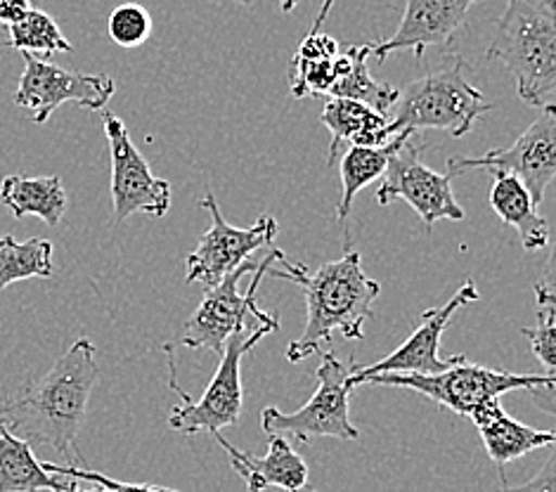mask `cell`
Instances as JSON below:
<instances>
[{"mask_svg": "<svg viewBox=\"0 0 556 492\" xmlns=\"http://www.w3.org/2000/svg\"><path fill=\"white\" fill-rule=\"evenodd\" d=\"M100 377L98 351L90 339H76L48 375L0 401V421L29 445H50L81 467L74 447L90 393Z\"/></svg>", "mask_w": 556, "mask_h": 492, "instance_id": "obj_1", "label": "cell"}, {"mask_svg": "<svg viewBox=\"0 0 556 492\" xmlns=\"http://www.w3.org/2000/svg\"><path fill=\"white\" fill-rule=\"evenodd\" d=\"M285 268H270L268 275L306 291L308 317L301 337L289 343L287 361L303 363L306 357L320 351L323 343L332 341L334 331L351 341L363 339V327L375 315L372 303L381 294V285L367 277L363 258L357 251H346V256L325 263L323 268L311 273L303 263L282 261Z\"/></svg>", "mask_w": 556, "mask_h": 492, "instance_id": "obj_2", "label": "cell"}, {"mask_svg": "<svg viewBox=\"0 0 556 492\" xmlns=\"http://www.w3.org/2000/svg\"><path fill=\"white\" fill-rule=\"evenodd\" d=\"M556 0H507L488 58L511 72L519 98L538 112L554 108Z\"/></svg>", "mask_w": 556, "mask_h": 492, "instance_id": "obj_3", "label": "cell"}, {"mask_svg": "<svg viewBox=\"0 0 556 492\" xmlns=\"http://www.w3.org/2000/svg\"><path fill=\"white\" fill-rule=\"evenodd\" d=\"M282 261H287L285 251L273 249L263 261H247L230 275H225L218 285L208 287L200 308L185 325V337L180 343L194 351L220 355L230 337L261 325H280V315L258 308L256 294L270 265Z\"/></svg>", "mask_w": 556, "mask_h": 492, "instance_id": "obj_4", "label": "cell"}, {"mask_svg": "<svg viewBox=\"0 0 556 492\" xmlns=\"http://www.w3.org/2000/svg\"><path fill=\"white\" fill-rule=\"evenodd\" d=\"M488 110L483 92L471 84V66L457 58L399 90L389 122L399 133L435 128L462 138Z\"/></svg>", "mask_w": 556, "mask_h": 492, "instance_id": "obj_5", "label": "cell"}, {"mask_svg": "<svg viewBox=\"0 0 556 492\" xmlns=\"http://www.w3.org/2000/svg\"><path fill=\"white\" fill-rule=\"evenodd\" d=\"M273 331H280V325H261L256 329L242 331V335H235L225 343L220 353V365L216 369L214 379L206 386L200 401H192V398L182 391V386L176 381V357L174 349L166 345V361H168V389L182 398V405L174 407L168 415V427L192 436V433H208L216 436L223 429L235 427L242 417V405H244V389H242V357L254 351V345L263 339L273 335Z\"/></svg>", "mask_w": 556, "mask_h": 492, "instance_id": "obj_6", "label": "cell"}, {"mask_svg": "<svg viewBox=\"0 0 556 492\" xmlns=\"http://www.w3.org/2000/svg\"><path fill=\"white\" fill-rule=\"evenodd\" d=\"M365 383L415 391L441 407L455 412V415L471 417L481 405L509 391H531L540 389V386H554V371L514 375V371L473 365L465 355H455L453 365L443 371H435V375H377L365 379Z\"/></svg>", "mask_w": 556, "mask_h": 492, "instance_id": "obj_7", "label": "cell"}, {"mask_svg": "<svg viewBox=\"0 0 556 492\" xmlns=\"http://www.w3.org/2000/svg\"><path fill=\"white\" fill-rule=\"evenodd\" d=\"M315 379L317 389L306 405L289 415L277 407H266L261 412V429L266 436L294 438L299 443H308L311 438L357 441L361 431L351 421V367L327 351Z\"/></svg>", "mask_w": 556, "mask_h": 492, "instance_id": "obj_8", "label": "cell"}, {"mask_svg": "<svg viewBox=\"0 0 556 492\" xmlns=\"http://www.w3.org/2000/svg\"><path fill=\"white\" fill-rule=\"evenodd\" d=\"M467 171H483L490 176H514L531 192L535 206L542 204L545 192L556 176V112L540 110L535 122L528 126L509 148L488 150L483 156H455L447 162L445 176L453 180Z\"/></svg>", "mask_w": 556, "mask_h": 492, "instance_id": "obj_9", "label": "cell"}, {"mask_svg": "<svg viewBox=\"0 0 556 492\" xmlns=\"http://www.w3.org/2000/svg\"><path fill=\"white\" fill-rule=\"evenodd\" d=\"M24 72L15 92V102L31 112L34 124H46L64 102L102 112L112 100L116 84L108 74H84L41 60L31 52H22Z\"/></svg>", "mask_w": 556, "mask_h": 492, "instance_id": "obj_10", "label": "cell"}, {"mask_svg": "<svg viewBox=\"0 0 556 492\" xmlns=\"http://www.w3.org/2000/svg\"><path fill=\"white\" fill-rule=\"evenodd\" d=\"M202 209L211 216V228L185 258L188 285H204L206 289L218 285L225 275L251 261L258 249L273 247L280 232L273 216H261L251 228H235L223 218L216 197L211 192L202 199Z\"/></svg>", "mask_w": 556, "mask_h": 492, "instance_id": "obj_11", "label": "cell"}, {"mask_svg": "<svg viewBox=\"0 0 556 492\" xmlns=\"http://www.w3.org/2000/svg\"><path fill=\"white\" fill-rule=\"evenodd\" d=\"M421 142L409 136L399 150L389 156L383 180L377 190L381 206L403 199L415 209V214L431 230L439 220H465V209L450 188L445 173H435L421 164Z\"/></svg>", "mask_w": 556, "mask_h": 492, "instance_id": "obj_12", "label": "cell"}, {"mask_svg": "<svg viewBox=\"0 0 556 492\" xmlns=\"http://www.w3.org/2000/svg\"><path fill=\"white\" fill-rule=\"evenodd\" d=\"M479 299L481 294L479 289H476L473 279H467V282L455 291L453 299H447L439 308L424 311L419 327L391 355L381 357V361L372 365H351V389L363 386L365 379L377 375H435V371H443L445 367L453 365L455 355L441 357L439 351L443 331L447 329L457 311L476 303Z\"/></svg>", "mask_w": 556, "mask_h": 492, "instance_id": "obj_13", "label": "cell"}, {"mask_svg": "<svg viewBox=\"0 0 556 492\" xmlns=\"http://www.w3.org/2000/svg\"><path fill=\"white\" fill-rule=\"evenodd\" d=\"M112 154V206L114 220L124 223L136 214H150L164 218L170 209V182L156 178L148 159L130 140L126 124L112 112L102 114Z\"/></svg>", "mask_w": 556, "mask_h": 492, "instance_id": "obj_14", "label": "cell"}, {"mask_svg": "<svg viewBox=\"0 0 556 492\" xmlns=\"http://www.w3.org/2000/svg\"><path fill=\"white\" fill-rule=\"evenodd\" d=\"M479 0H405L399 31L387 41L369 43V52L379 62L401 50H413L415 58H424L427 48H443L465 29L469 10Z\"/></svg>", "mask_w": 556, "mask_h": 492, "instance_id": "obj_15", "label": "cell"}, {"mask_svg": "<svg viewBox=\"0 0 556 492\" xmlns=\"http://www.w3.org/2000/svg\"><path fill=\"white\" fill-rule=\"evenodd\" d=\"M218 445L228 455L235 474L244 478L249 492H263L268 488H280L285 492H303L308 488V464L299 452L291 450L282 436H268L266 457H254L249 452L235 447L220 433L214 436Z\"/></svg>", "mask_w": 556, "mask_h": 492, "instance_id": "obj_16", "label": "cell"}, {"mask_svg": "<svg viewBox=\"0 0 556 492\" xmlns=\"http://www.w3.org/2000/svg\"><path fill=\"white\" fill-rule=\"evenodd\" d=\"M469 419L476 424V429H479L488 457L497 464L500 474L505 471L509 462L531 455L533 450L552 447L556 441L554 431H538L507 415V409L502 407L500 398H493V401L481 405ZM502 483H507L505 474H502Z\"/></svg>", "mask_w": 556, "mask_h": 492, "instance_id": "obj_17", "label": "cell"}, {"mask_svg": "<svg viewBox=\"0 0 556 492\" xmlns=\"http://www.w3.org/2000/svg\"><path fill=\"white\" fill-rule=\"evenodd\" d=\"M493 190H490V206L502 223L511 225L519 232L521 244L528 254H535L549 247V223L533 202L531 192L521 180L514 176H493Z\"/></svg>", "mask_w": 556, "mask_h": 492, "instance_id": "obj_18", "label": "cell"}, {"mask_svg": "<svg viewBox=\"0 0 556 492\" xmlns=\"http://www.w3.org/2000/svg\"><path fill=\"white\" fill-rule=\"evenodd\" d=\"M369 46H351L349 50L339 52L334 58V74L337 81L329 90L327 98H343L361 102L365 108L375 110L381 116H389L391 108L399 100V90L389 84H379L369 74Z\"/></svg>", "mask_w": 556, "mask_h": 492, "instance_id": "obj_19", "label": "cell"}, {"mask_svg": "<svg viewBox=\"0 0 556 492\" xmlns=\"http://www.w3.org/2000/svg\"><path fill=\"white\" fill-rule=\"evenodd\" d=\"M0 202L15 218L38 216L50 228H58L67 214V190L58 176H8L0 182Z\"/></svg>", "mask_w": 556, "mask_h": 492, "instance_id": "obj_20", "label": "cell"}, {"mask_svg": "<svg viewBox=\"0 0 556 492\" xmlns=\"http://www.w3.org/2000/svg\"><path fill=\"white\" fill-rule=\"evenodd\" d=\"M60 485L62 476L48 474L43 462L36 459L34 447L0 421V492H38Z\"/></svg>", "mask_w": 556, "mask_h": 492, "instance_id": "obj_21", "label": "cell"}, {"mask_svg": "<svg viewBox=\"0 0 556 492\" xmlns=\"http://www.w3.org/2000/svg\"><path fill=\"white\" fill-rule=\"evenodd\" d=\"M415 136V133H401L399 138L391 140L387 148H355V144H349L346 150L341 152V166H339V176H341V202L337 206V218L343 225L349 220L351 206L355 194L361 192L365 185L375 182L377 178L383 176L387 171L389 156L401 148V144Z\"/></svg>", "mask_w": 556, "mask_h": 492, "instance_id": "obj_22", "label": "cell"}, {"mask_svg": "<svg viewBox=\"0 0 556 492\" xmlns=\"http://www.w3.org/2000/svg\"><path fill=\"white\" fill-rule=\"evenodd\" d=\"M320 122L332 133V144H329L327 164L334 166L343 152V144H349L361 136V133L375 130L389 124V116H381L375 110L365 108L361 102L343 100V98H327Z\"/></svg>", "mask_w": 556, "mask_h": 492, "instance_id": "obj_23", "label": "cell"}, {"mask_svg": "<svg viewBox=\"0 0 556 492\" xmlns=\"http://www.w3.org/2000/svg\"><path fill=\"white\" fill-rule=\"evenodd\" d=\"M52 275V242L43 237H31L17 242L12 235L0 237V291L10 285L31 277Z\"/></svg>", "mask_w": 556, "mask_h": 492, "instance_id": "obj_24", "label": "cell"}, {"mask_svg": "<svg viewBox=\"0 0 556 492\" xmlns=\"http://www.w3.org/2000/svg\"><path fill=\"white\" fill-rule=\"evenodd\" d=\"M10 48L31 55H55V52H72V43L64 38L58 22L48 12L31 8L26 15L8 26Z\"/></svg>", "mask_w": 556, "mask_h": 492, "instance_id": "obj_25", "label": "cell"}, {"mask_svg": "<svg viewBox=\"0 0 556 492\" xmlns=\"http://www.w3.org/2000/svg\"><path fill=\"white\" fill-rule=\"evenodd\" d=\"M535 289V327L521 329V335L531 341V349L538 361L545 365V371H554L556 365V294L552 268L538 279Z\"/></svg>", "mask_w": 556, "mask_h": 492, "instance_id": "obj_26", "label": "cell"}, {"mask_svg": "<svg viewBox=\"0 0 556 492\" xmlns=\"http://www.w3.org/2000/svg\"><path fill=\"white\" fill-rule=\"evenodd\" d=\"M337 81L334 74V60H320V62H311V60H301V58H291L289 64V90L291 98H327L329 90H332Z\"/></svg>", "mask_w": 556, "mask_h": 492, "instance_id": "obj_27", "label": "cell"}, {"mask_svg": "<svg viewBox=\"0 0 556 492\" xmlns=\"http://www.w3.org/2000/svg\"><path fill=\"white\" fill-rule=\"evenodd\" d=\"M110 38L122 48H140L152 36V17L150 12L138 3L118 5L108 22Z\"/></svg>", "mask_w": 556, "mask_h": 492, "instance_id": "obj_28", "label": "cell"}, {"mask_svg": "<svg viewBox=\"0 0 556 492\" xmlns=\"http://www.w3.org/2000/svg\"><path fill=\"white\" fill-rule=\"evenodd\" d=\"M43 467L52 476H70V478H76V481H88L96 485V492H178L170 488L144 485V483H118V481H114V478H108L98 471H88L84 467H72V464L43 462Z\"/></svg>", "mask_w": 556, "mask_h": 492, "instance_id": "obj_29", "label": "cell"}, {"mask_svg": "<svg viewBox=\"0 0 556 492\" xmlns=\"http://www.w3.org/2000/svg\"><path fill=\"white\" fill-rule=\"evenodd\" d=\"M339 55V43L329 34H308L296 50V58L320 62V60H334Z\"/></svg>", "mask_w": 556, "mask_h": 492, "instance_id": "obj_30", "label": "cell"}, {"mask_svg": "<svg viewBox=\"0 0 556 492\" xmlns=\"http://www.w3.org/2000/svg\"><path fill=\"white\" fill-rule=\"evenodd\" d=\"M554 483H556V457L549 455L531 481H526L523 485L502 483L500 492H554Z\"/></svg>", "mask_w": 556, "mask_h": 492, "instance_id": "obj_31", "label": "cell"}, {"mask_svg": "<svg viewBox=\"0 0 556 492\" xmlns=\"http://www.w3.org/2000/svg\"><path fill=\"white\" fill-rule=\"evenodd\" d=\"M34 8V0H0V24H15Z\"/></svg>", "mask_w": 556, "mask_h": 492, "instance_id": "obj_32", "label": "cell"}, {"mask_svg": "<svg viewBox=\"0 0 556 492\" xmlns=\"http://www.w3.org/2000/svg\"><path fill=\"white\" fill-rule=\"evenodd\" d=\"M334 3H337V0H323V8H320V12H317V17H315V22L311 26V34H317V31L323 29L327 17H329V12H332V8H334Z\"/></svg>", "mask_w": 556, "mask_h": 492, "instance_id": "obj_33", "label": "cell"}, {"mask_svg": "<svg viewBox=\"0 0 556 492\" xmlns=\"http://www.w3.org/2000/svg\"><path fill=\"white\" fill-rule=\"evenodd\" d=\"M50 492H96V488H92V490H81V485H78L76 478L62 476V485L58 490H50Z\"/></svg>", "mask_w": 556, "mask_h": 492, "instance_id": "obj_34", "label": "cell"}, {"mask_svg": "<svg viewBox=\"0 0 556 492\" xmlns=\"http://www.w3.org/2000/svg\"><path fill=\"white\" fill-rule=\"evenodd\" d=\"M280 8L289 15V12H294L299 8V0H280Z\"/></svg>", "mask_w": 556, "mask_h": 492, "instance_id": "obj_35", "label": "cell"}, {"mask_svg": "<svg viewBox=\"0 0 556 492\" xmlns=\"http://www.w3.org/2000/svg\"><path fill=\"white\" fill-rule=\"evenodd\" d=\"M237 3H242V5H249V3H251V0H237Z\"/></svg>", "mask_w": 556, "mask_h": 492, "instance_id": "obj_36", "label": "cell"}, {"mask_svg": "<svg viewBox=\"0 0 556 492\" xmlns=\"http://www.w3.org/2000/svg\"><path fill=\"white\" fill-rule=\"evenodd\" d=\"M303 492H313V490H303Z\"/></svg>", "mask_w": 556, "mask_h": 492, "instance_id": "obj_37", "label": "cell"}]
</instances>
